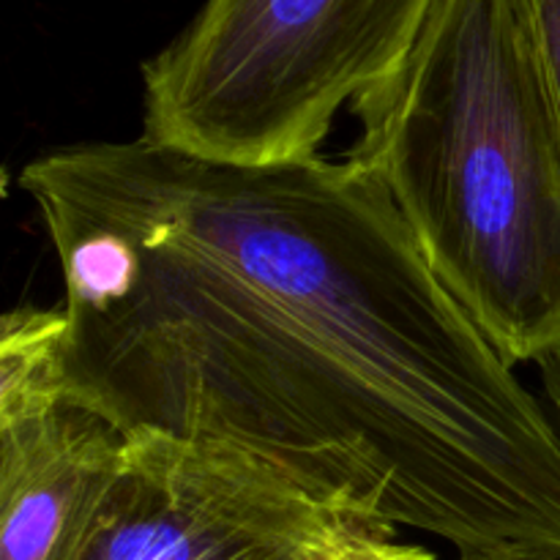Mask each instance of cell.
Wrapping results in <instances>:
<instances>
[{
  "mask_svg": "<svg viewBox=\"0 0 560 560\" xmlns=\"http://www.w3.org/2000/svg\"><path fill=\"white\" fill-rule=\"evenodd\" d=\"M69 405L238 448L459 558L560 560V430L386 189L323 153L224 164L148 137L38 153Z\"/></svg>",
  "mask_w": 560,
  "mask_h": 560,
  "instance_id": "cell-1",
  "label": "cell"
},
{
  "mask_svg": "<svg viewBox=\"0 0 560 560\" xmlns=\"http://www.w3.org/2000/svg\"><path fill=\"white\" fill-rule=\"evenodd\" d=\"M350 113V159L492 348L512 366L560 350V129L514 0H438Z\"/></svg>",
  "mask_w": 560,
  "mask_h": 560,
  "instance_id": "cell-2",
  "label": "cell"
},
{
  "mask_svg": "<svg viewBox=\"0 0 560 560\" xmlns=\"http://www.w3.org/2000/svg\"><path fill=\"white\" fill-rule=\"evenodd\" d=\"M438 0H206L142 63V137L224 164L315 156Z\"/></svg>",
  "mask_w": 560,
  "mask_h": 560,
  "instance_id": "cell-3",
  "label": "cell"
},
{
  "mask_svg": "<svg viewBox=\"0 0 560 560\" xmlns=\"http://www.w3.org/2000/svg\"><path fill=\"white\" fill-rule=\"evenodd\" d=\"M364 520L238 448L137 430L74 560H301Z\"/></svg>",
  "mask_w": 560,
  "mask_h": 560,
  "instance_id": "cell-4",
  "label": "cell"
},
{
  "mask_svg": "<svg viewBox=\"0 0 560 560\" xmlns=\"http://www.w3.org/2000/svg\"><path fill=\"white\" fill-rule=\"evenodd\" d=\"M124 435L91 410L0 430V560H74Z\"/></svg>",
  "mask_w": 560,
  "mask_h": 560,
  "instance_id": "cell-5",
  "label": "cell"
},
{
  "mask_svg": "<svg viewBox=\"0 0 560 560\" xmlns=\"http://www.w3.org/2000/svg\"><path fill=\"white\" fill-rule=\"evenodd\" d=\"M69 317L63 304L14 306L0 320V430L69 405Z\"/></svg>",
  "mask_w": 560,
  "mask_h": 560,
  "instance_id": "cell-6",
  "label": "cell"
},
{
  "mask_svg": "<svg viewBox=\"0 0 560 560\" xmlns=\"http://www.w3.org/2000/svg\"><path fill=\"white\" fill-rule=\"evenodd\" d=\"M301 560H435V552L402 541L394 525L364 520Z\"/></svg>",
  "mask_w": 560,
  "mask_h": 560,
  "instance_id": "cell-7",
  "label": "cell"
},
{
  "mask_svg": "<svg viewBox=\"0 0 560 560\" xmlns=\"http://www.w3.org/2000/svg\"><path fill=\"white\" fill-rule=\"evenodd\" d=\"M560 129V0H514Z\"/></svg>",
  "mask_w": 560,
  "mask_h": 560,
  "instance_id": "cell-8",
  "label": "cell"
},
{
  "mask_svg": "<svg viewBox=\"0 0 560 560\" xmlns=\"http://www.w3.org/2000/svg\"><path fill=\"white\" fill-rule=\"evenodd\" d=\"M539 381L547 399V408H550L552 419H556L560 430V350L539 361Z\"/></svg>",
  "mask_w": 560,
  "mask_h": 560,
  "instance_id": "cell-9",
  "label": "cell"
},
{
  "mask_svg": "<svg viewBox=\"0 0 560 560\" xmlns=\"http://www.w3.org/2000/svg\"><path fill=\"white\" fill-rule=\"evenodd\" d=\"M459 560H541V558H459Z\"/></svg>",
  "mask_w": 560,
  "mask_h": 560,
  "instance_id": "cell-10",
  "label": "cell"
}]
</instances>
